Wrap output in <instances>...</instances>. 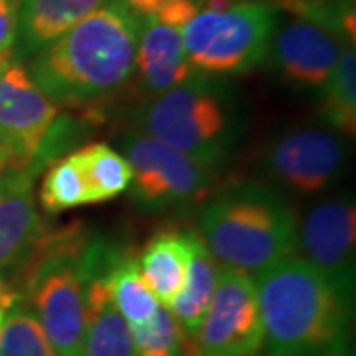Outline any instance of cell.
Masks as SVG:
<instances>
[{
  "instance_id": "cell-3",
  "label": "cell",
  "mask_w": 356,
  "mask_h": 356,
  "mask_svg": "<svg viewBox=\"0 0 356 356\" xmlns=\"http://www.w3.org/2000/svg\"><path fill=\"white\" fill-rule=\"evenodd\" d=\"M297 218L285 196L266 184L224 188L204 204L198 234L220 266L243 273L291 257L297 250Z\"/></svg>"
},
{
  "instance_id": "cell-16",
  "label": "cell",
  "mask_w": 356,
  "mask_h": 356,
  "mask_svg": "<svg viewBox=\"0 0 356 356\" xmlns=\"http://www.w3.org/2000/svg\"><path fill=\"white\" fill-rule=\"evenodd\" d=\"M111 0H20L18 34L26 51H40L51 40Z\"/></svg>"
},
{
  "instance_id": "cell-24",
  "label": "cell",
  "mask_w": 356,
  "mask_h": 356,
  "mask_svg": "<svg viewBox=\"0 0 356 356\" xmlns=\"http://www.w3.org/2000/svg\"><path fill=\"white\" fill-rule=\"evenodd\" d=\"M139 18H151L163 24L184 28L200 13L202 0H123Z\"/></svg>"
},
{
  "instance_id": "cell-5",
  "label": "cell",
  "mask_w": 356,
  "mask_h": 356,
  "mask_svg": "<svg viewBox=\"0 0 356 356\" xmlns=\"http://www.w3.org/2000/svg\"><path fill=\"white\" fill-rule=\"evenodd\" d=\"M277 18L271 0H240L226 10H200L182 28L186 58L208 77L252 72L266 62Z\"/></svg>"
},
{
  "instance_id": "cell-22",
  "label": "cell",
  "mask_w": 356,
  "mask_h": 356,
  "mask_svg": "<svg viewBox=\"0 0 356 356\" xmlns=\"http://www.w3.org/2000/svg\"><path fill=\"white\" fill-rule=\"evenodd\" d=\"M0 356H56L36 315L14 307L0 327Z\"/></svg>"
},
{
  "instance_id": "cell-29",
  "label": "cell",
  "mask_w": 356,
  "mask_h": 356,
  "mask_svg": "<svg viewBox=\"0 0 356 356\" xmlns=\"http://www.w3.org/2000/svg\"><path fill=\"white\" fill-rule=\"evenodd\" d=\"M178 356H188V355H184V353H180V355H178Z\"/></svg>"
},
{
  "instance_id": "cell-26",
  "label": "cell",
  "mask_w": 356,
  "mask_h": 356,
  "mask_svg": "<svg viewBox=\"0 0 356 356\" xmlns=\"http://www.w3.org/2000/svg\"><path fill=\"white\" fill-rule=\"evenodd\" d=\"M18 301H20V293L14 289L13 283H6L0 277V327L4 318L8 317V313L18 305Z\"/></svg>"
},
{
  "instance_id": "cell-20",
  "label": "cell",
  "mask_w": 356,
  "mask_h": 356,
  "mask_svg": "<svg viewBox=\"0 0 356 356\" xmlns=\"http://www.w3.org/2000/svg\"><path fill=\"white\" fill-rule=\"evenodd\" d=\"M103 275L111 301L121 317L127 321L129 327L140 325L153 317L159 309V301L140 277L139 261L135 257H115Z\"/></svg>"
},
{
  "instance_id": "cell-17",
  "label": "cell",
  "mask_w": 356,
  "mask_h": 356,
  "mask_svg": "<svg viewBox=\"0 0 356 356\" xmlns=\"http://www.w3.org/2000/svg\"><path fill=\"white\" fill-rule=\"evenodd\" d=\"M139 261L140 277L159 305L168 307L182 291L186 264H188V242L186 232H161L143 250Z\"/></svg>"
},
{
  "instance_id": "cell-19",
  "label": "cell",
  "mask_w": 356,
  "mask_h": 356,
  "mask_svg": "<svg viewBox=\"0 0 356 356\" xmlns=\"http://www.w3.org/2000/svg\"><path fill=\"white\" fill-rule=\"evenodd\" d=\"M323 115L332 131L353 137L356 129V51L344 46L331 76L323 86Z\"/></svg>"
},
{
  "instance_id": "cell-11",
  "label": "cell",
  "mask_w": 356,
  "mask_h": 356,
  "mask_svg": "<svg viewBox=\"0 0 356 356\" xmlns=\"http://www.w3.org/2000/svg\"><path fill=\"white\" fill-rule=\"evenodd\" d=\"M344 40L323 26L295 20L275 30L267 58L280 77L295 88L321 89L341 56Z\"/></svg>"
},
{
  "instance_id": "cell-6",
  "label": "cell",
  "mask_w": 356,
  "mask_h": 356,
  "mask_svg": "<svg viewBox=\"0 0 356 356\" xmlns=\"http://www.w3.org/2000/svg\"><path fill=\"white\" fill-rule=\"evenodd\" d=\"M121 149L131 166L129 191L143 210L192 208L210 196L214 184L212 168L192 161L163 140L143 131H131L121 139Z\"/></svg>"
},
{
  "instance_id": "cell-25",
  "label": "cell",
  "mask_w": 356,
  "mask_h": 356,
  "mask_svg": "<svg viewBox=\"0 0 356 356\" xmlns=\"http://www.w3.org/2000/svg\"><path fill=\"white\" fill-rule=\"evenodd\" d=\"M20 0H0V60H10L18 38Z\"/></svg>"
},
{
  "instance_id": "cell-4",
  "label": "cell",
  "mask_w": 356,
  "mask_h": 356,
  "mask_svg": "<svg viewBox=\"0 0 356 356\" xmlns=\"http://www.w3.org/2000/svg\"><path fill=\"white\" fill-rule=\"evenodd\" d=\"M140 131L216 168L228 161L238 143V105L228 88L214 77L196 74L143 107Z\"/></svg>"
},
{
  "instance_id": "cell-10",
  "label": "cell",
  "mask_w": 356,
  "mask_h": 356,
  "mask_svg": "<svg viewBox=\"0 0 356 356\" xmlns=\"http://www.w3.org/2000/svg\"><path fill=\"white\" fill-rule=\"evenodd\" d=\"M266 163L269 175L283 186L299 194H317L341 177L346 147L332 129H295L269 147Z\"/></svg>"
},
{
  "instance_id": "cell-14",
  "label": "cell",
  "mask_w": 356,
  "mask_h": 356,
  "mask_svg": "<svg viewBox=\"0 0 356 356\" xmlns=\"http://www.w3.org/2000/svg\"><path fill=\"white\" fill-rule=\"evenodd\" d=\"M188 242V264L182 291L168 307L170 315L177 318L178 327L184 334V343H192L188 353L194 356V341L198 337L200 325L208 313L218 280V261L208 252L198 232H186Z\"/></svg>"
},
{
  "instance_id": "cell-18",
  "label": "cell",
  "mask_w": 356,
  "mask_h": 356,
  "mask_svg": "<svg viewBox=\"0 0 356 356\" xmlns=\"http://www.w3.org/2000/svg\"><path fill=\"white\" fill-rule=\"evenodd\" d=\"M77 165L86 180L89 192V204L111 200L125 192L131 184V166L127 159L111 147L95 143L76 151Z\"/></svg>"
},
{
  "instance_id": "cell-13",
  "label": "cell",
  "mask_w": 356,
  "mask_h": 356,
  "mask_svg": "<svg viewBox=\"0 0 356 356\" xmlns=\"http://www.w3.org/2000/svg\"><path fill=\"white\" fill-rule=\"evenodd\" d=\"M135 72L154 95L188 81L198 72L186 58L182 30L151 18H140Z\"/></svg>"
},
{
  "instance_id": "cell-15",
  "label": "cell",
  "mask_w": 356,
  "mask_h": 356,
  "mask_svg": "<svg viewBox=\"0 0 356 356\" xmlns=\"http://www.w3.org/2000/svg\"><path fill=\"white\" fill-rule=\"evenodd\" d=\"M103 273L91 275L86 281V332L81 356H137L131 327L113 305Z\"/></svg>"
},
{
  "instance_id": "cell-9",
  "label": "cell",
  "mask_w": 356,
  "mask_h": 356,
  "mask_svg": "<svg viewBox=\"0 0 356 356\" xmlns=\"http://www.w3.org/2000/svg\"><path fill=\"white\" fill-rule=\"evenodd\" d=\"M356 208L348 198H331L311 208L297 228V248L346 299L355 301Z\"/></svg>"
},
{
  "instance_id": "cell-2",
  "label": "cell",
  "mask_w": 356,
  "mask_h": 356,
  "mask_svg": "<svg viewBox=\"0 0 356 356\" xmlns=\"http://www.w3.org/2000/svg\"><path fill=\"white\" fill-rule=\"evenodd\" d=\"M254 281L267 356H350L355 301L318 269L291 255Z\"/></svg>"
},
{
  "instance_id": "cell-23",
  "label": "cell",
  "mask_w": 356,
  "mask_h": 356,
  "mask_svg": "<svg viewBox=\"0 0 356 356\" xmlns=\"http://www.w3.org/2000/svg\"><path fill=\"white\" fill-rule=\"evenodd\" d=\"M131 334L137 356H178L182 353L184 334L177 318L163 305H159L149 321L131 327Z\"/></svg>"
},
{
  "instance_id": "cell-1",
  "label": "cell",
  "mask_w": 356,
  "mask_h": 356,
  "mask_svg": "<svg viewBox=\"0 0 356 356\" xmlns=\"http://www.w3.org/2000/svg\"><path fill=\"white\" fill-rule=\"evenodd\" d=\"M140 18L111 0L38 51L30 76L54 105L111 97L135 74Z\"/></svg>"
},
{
  "instance_id": "cell-7",
  "label": "cell",
  "mask_w": 356,
  "mask_h": 356,
  "mask_svg": "<svg viewBox=\"0 0 356 356\" xmlns=\"http://www.w3.org/2000/svg\"><path fill=\"white\" fill-rule=\"evenodd\" d=\"M264 318L250 273L220 267L214 295L194 341V356H257Z\"/></svg>"
},
{
  "instance_id": "cell-27",
  "label": "cell",
  "mask_w": 356,
  "mask_h": 356,
  "mask_svg": "<svg viewBox=\"0 0 356 356\" xmlns=\"http://www.w3.org/2000/svg\"><path fill=\"white\" fill-rule=\"evenodd\" d=\"M334 4H346V6H355V0H329Z\"/></svg>"
},
{
  "instance_id": "cell-28",
  "label": "cell",
  "mask_w": 356,
  "mask_h": 356,
  "mask_svg": "<svg viewBox=\"0 0 356 356\" xmlns=\"http://www.w3.org/2000/svg\"><path fill=\"white\" fill-rule=\"evenodd\" d=\"M10 62H13V60H0V72H2V70H4L6 65L10 64Z\"/></svg>"
},
{
  "instance_id": "cell-21",
  "label": "cell",
  "mask_w": 356,
  "mask_h": 356,
  "mask_svg": "<svg viewBox=\"0 0 356 356\" xmlns=\"http://www.w3.org/2000/svg\"><path fill=\"white\" fill-rule=\"evenodd\" d=\"M40 202L46 212L58 214L89 204V192L76 154H67L50 166L40 188Z\"/></svg>"
},
{
  "instance_id": "cell-12",
  "label": "cell",
  "mask_w": 356,
  "mask_h": 356,
  "mask_svg": "<svg viewBox=\"0 0 356 356\" xmlns=\"http://www.w3.org/2000/svg\"><path fill=\"white\" fill-rule=\"evenodd\" d=\"M32 170H0V271L20 261L42 236Z\"/></svg>"
},
{
  "instance_id": "cell-8",
  "label": "cell",
  "mask_w": 356,
  "mask_h": 356,
  "mask_svg": "<svg viewBox=\"0 0 356 356\" xmlns=\"http://www.w3.org/2000/svg\"><path fill=\"white\" fill-rule=\"evenodd\" d=\"M58 117L30 72L10 62L0 72V170H32Z\"/></svg>"
}]
</instances>
